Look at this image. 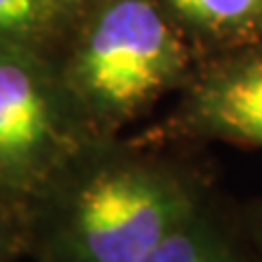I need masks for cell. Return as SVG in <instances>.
I'll return each mask as SVG.
<instances>
[{"label":"cell","mask_w":262,"mask_h":262,"mask_svg":"<svg viewBox=\"0 0 262 262\" xmlns=\"http://www.w3.org/2000/svg\"><path fill=\"white\" fill-rule=\"evenodd\" d=\"M201 210L192 182L158 155L105 140L29 210L37 262H142Z\"/></svg>","instance_id":"6da1fadb"},{"label":"cell","mask_w":262,"mask_h":262,"mask_svg":"<svg viewBox=\"0 0 262 262\" xmlns=\"http://www.w3.org/2000/svg\"><path fill=\"white\" fill-rule=\"evenodd\" d=\"M53 59L98 140H114L192 75L190 51L153 0L103 3L75 44Z\"/></svg>","instance_id":"7a4b0ae2"},{"label":"cell","mask_w":262,"mask_h":262,"mask_svg":"<svg viewBox=\"0 0 262 262\" xmlns=\"http://www.w3.org/2000/svg\"><path fill=\"white\" fill-rule=\"evenodd\" d=\"M98 142L51 51L0 44V194L29 214Z\"/></svg>","instance_id":"3957f363"},{"label":"cell","mask_w":262,"mask_h":262,"mask_svg":"<svg viewBox=\"0 0 262 262\" xmlns=\"http://www.w3.org/2000/svg\"><path fill=\"white\" fill-rule=\"evenodd\" d=\"M182 127L262 149V53H245L190 81Z\"/></svg>","instance_id":"277c9868"},{"label":"cell","mask_w":262,"mask_h":262,"mask_svg":"<svg viewBox=\"0 0 262 262\" xmlns=\"http://www.w3.org/2000/svg\"><path fill=\"white\" fill-rule=\"evenodd\" d=\"M142 262H247L206 212L182 223Z\"/></svg>","instance_id":"5b68a950"},{"label":"cell","mask_w":262,"mask_h":262,"mask_svg":"<svg viewBox=\"0 0 262 262\" xmlns=\"http://www.w3.org/2000/svg\"><path fill=\"white\" fill-rule=\"evenodd\" d=\"M186 24L219 39H247L262 31V0H164Z\"/></svg>","instance_id":"8992f818"},{"label":"cell","mask_w":262,"mask_h":262,"mask_svg":"<svg viewBox=\"0 0 262 262\" xmlns=\"http://www.w3.org/2000/svg\"><path fill=\"white\" fill-rule=\"evenodd\" d=\"M66 15L57 0H0V44L48 51Z\"/></svg>","instance_id":"52a82bcc"},{"label":"cell","mask_w":262,"mask_h":262,"mask_svg":"<svg viewBox=\"0 0 262 262\" xmlns=\"http://www.w3.org/2000/svg\"><path fill=\"white\" fill-rule=\"evenodd\" d=\"M20 249H29L27 214L0 194V262H11Z\"/></svg>","instance_id":"ba28073f"},{"label":"cell","mask_w":262,"mask_h":262,"mask_svg":"<svg viewBox=\"0 0 262 262\" xmlns=\"http://www.w3.org/2000/svg\"><path fill=\"white\" fill-rule=\"evenodd\" d=\"M57 3H59L63 9H66V13H70L72 9H75V7H79V5H83L85 0H57Z\"/></svg>","instance_id":"9c48e42d"},{"label":"cell","mask_w":262,"mask_h":262,"mask_svg":"<svg viewBox=\"0 0 262 262\" xmlns=\"http://www.w3.org/2000/svg\"><path fill=\"white\" fill-rule=\"evenodd\" d=\"M260 221H262V214H260ZM260 232H262V223H260Z\"/></svg>","instance_id":"30bf717a"}]
</instances>
